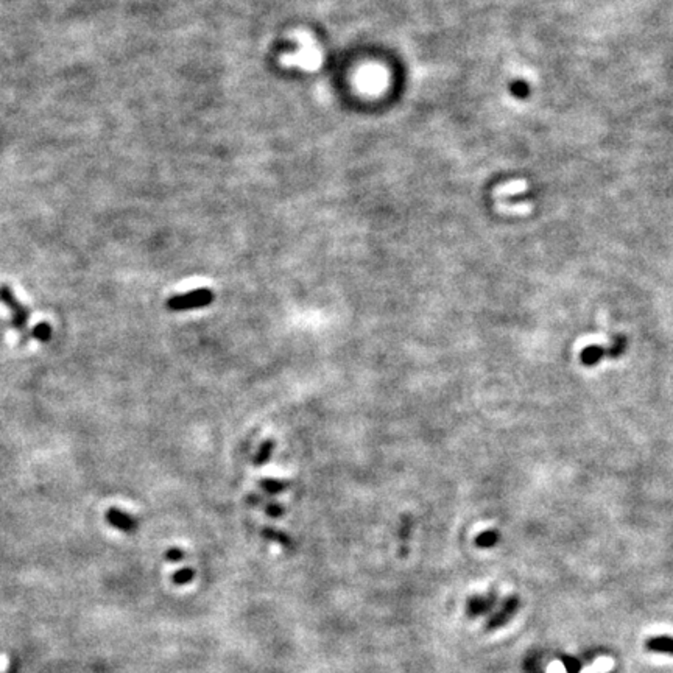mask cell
Listing matches in <instances>:
<instances>
[{
    "instance_id": "8fae6325",
    "label": "cell",
    "mask_w": 673,
    "mask_h": 673,
    "mask_svg": "<svg viewBox=\"0 0 673 673\" xmlns=\"http://www.w3.org/2000/svg\"><path fill=\"white\" fill-rule=\"evenodd\" d=\"M270 449H271V443H265V444L262 446L261 452L257 453V457H256V465L265 463V460H267L268 456H270Z\"/></svg>"
},
{
    "instance_id": "9c48e42d",
    "label": "cell",
    "mask_w": 673,
    "mask_h": 673,
    "mask_svg": "<svg viewBox=\"0 0 673 673\" xmlns=\"http://www.w3.org/2000/svg\"><path fill=\"white\" fill-rule=\"evenodd\" d=\"M166 560L169 562H179L184 560V552L179 549V547H170V549L166 552Z\"/></svg>"
},
{
    "instance_id": "277c9868",
    "label": "cell",
    "mask_w": 673,
    "mask_h": 673,
    "mask_svg": "<svg viewBox=\"0 0 673 673\" xmlns=\"http://www.w3.org/2000/svg\"><path fill=\"white\" fill-rule=\"evenodd\" d=\"M647 650L655 653H666L673 656V638L670 636H655L645 643Z\"/></svg>"
},
{
    "instance_id": "6da1fadb",
    "label": "cell",
    "mask_w": 673,
    "mask_h": 673,
    "mask_svg": "<svg viewBox=\"0 0 673 673\" xmlns=\"http://www.w3.org/2000/svg\"><path fill=\"white\" fill-rule=\"evenodd\" d=\"M0 302L10 310L14 329L19 331L22 335L28 334L30 309L23 306V304L18 300V296H16L13 288L8 284L0 285Z\"/></svg>"
},
{
    "instance_id": "30bf717a",
    "label": "cell",
    "mask_w": 673,
    "mask_h": 673,
    "mask_svg": "<svg viewBox=\"0 0 673 673\" xmlns=\"http://www.w3.org/2000/svg\"><path fill=\"white\" fill-rule=\"evenodd\" d=\"M511 92L514 94L516 97H526L527 94H528V86L527 83H524V81H518V83H514L511 86Z\"/></svg>"
},
{
    "instance_id": "7a4b0ae2",
    "label": "cell",
    "mask_w": 673,
    "mask_h": 673,
    "mask_svg": "<svg viewBox=\"0 0 673 673\" xmlns=\"http://www.w3.org/2000/svg\"><path fill=\"white\" fill-rule=\"evenodd\" d=\"M213 301H214L213 290H209V288H197V290L171 296V298L167 301L166 307L170 312H184V310L208 307L213 304Z\"/></svg>"
},
{
    "instance_id": "52a82bcc",
    "label": "cell",
    "mask_w": 673,
    "mask_h": 673,
    "mask_svg": "<svg viewBox=\"0 0 673 673\" xmlns=\"http://www.w3.org/2000/svg\"><path fill=\"white\" fill-rule=\"evenodd\" d=\"M31 336H33L35 340L38 341H41V343H47V341H50L52 339V326L49 323H39L33 327V331H31Z\"/></svg>"
},
{
    "instance_id": "5b68a950",
    "label": "cell",
    "mask_w": 673,
    "mask_h": 673,
    "mask_svg": "<svg viewBox=\"0 0 673 673\" xmlns=\"http://www.w3.org/2000/svg\"><path fill=\"white\" fill-rule=\"evenodd\" d=\"M605 356H606V348L599 346V344H591V346L584 348L582 351L580 358L584 366H594V365H597Z\"/></svg>"
},
{
    "instance_id": "8992f818",
    "label": "cell",
    "mask_w": 673,
    "mask_h": 673,
    "mask_svg": "<svg viewBox=\"0 0 673 673\" xmlns=\"http://www.w3.org/2000/svg\"><path fill=\"white\" fill-rule=\"evenodd\" d=\"M627 344H628L627 336L622 335V334L614 335L611 346L606 349V356L609 358H619L621 356L625 354V351H627Z\"/></svg>"
},
{
    "instance_id": "ba28073f",
    "label": "cell",
    "mask_w": 673,
    "mask_h": 673,
    "mask_svg": "<svg viewBox=\"0 0 673 673\" xmlns=\"http://www.w3.org/2000/svg\"><path fill=\"white\" fill-rule=\"evenodd\" d=\"M195 577V570L192 567H183L176 570V572L171 575V582H174L176 586H183L191 583Z\"/></svg>"
},
{
    "instance_id": "3957f363",
    "label": "cell",
    "mask_w": 673,
    "mask_h": 673,
    "mask_svg": "<svg viewBox=\"0 0 673 673\" xmlns=\"http://www.w3.org/2000/svg\"><path fill=\"white\" fill-rule=\"evenodd\" d=\"M105 519L109 524V526L123 531V533H132V531L137 530V522L132 518L131 514L125 513L120 508H108V511L105 514Z\"/></svg>"
}]
</instances>
